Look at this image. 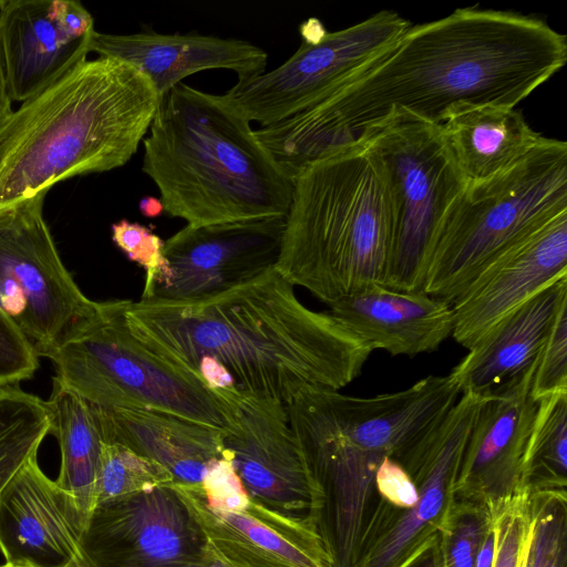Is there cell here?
I'll list each match as a JSON object with an SVG mask.
<instances>
[{
  "instance_id": "6da1fadb",
  "label": "cell",
  "mask_w": 567,
  "mask_h": 567,
  "mask_svg": "<svg viewBox=\"0 0 567 567\" xmlns=\"http://www.w3.org/2000/svg\"><path fill=\"white\" fill-rule=\"evenodd\" d=\"M566 62V35L544 19L458 8L411 24L318 103L255 134L292 182L326 152L386 122L441 125L467 107H515Z\"/></svg>"
},
{
  "instance_id": "7a4b0ae2",
  "label": "cell",
  "mask_w": 567,
  "mask_h": 567,
  "mask_svg": "<svg viewBox=\"0 0 567 567\" xmlns=\"http://www.w3.org/2000/svg\"><path fill=\"white\" fill-rule=\"evenodd\" d=\"M293 287L272 268L199 300L130 301L124 319L147 349L212 391L286 405L310 388H344L373 351Z\"/></svg>"
},
{
  "instance_id": "3957f363",
  "label": "cell",
  "mask_w": 567,
  "mask_h": 567,
  "mask_svg": "<svg viewBox=\"0 0 567 567\" xmlns=\"http://www.w3.org/2000/svg\"><path fill=\"white\" fill-rule=\"evenodd\" d=\"M162 100L133 64L85 60L0 120V213L56 183L124 166Z\"/></svg>"
},
{
  "instance_id": "277c9868",
  "label": "cell",
  "mask_w": 567,
  "mask_h": 567,
  "mask_svg": "<svg viewBox=\"0 0 567 567\" xmlns=\"http://www.w3.org/2000/svg\"><path fill=\"white\" fill-rule=\"evenodd\" d=\"M143 147L142 171L164 212L186 225L288 213L292 182L225 94L179 83L163 97Z\"/></svg>"
},
{
  "instance_id": "5b68a950",
  "label": "cell",
  "mask_w": 567,
  "mask_h": 567,
  "mask_svg": "<svg viewBox=\"0 0 567 567\" xmlns=\"http://www.w3.org/2000/svg\"><path fill=\"white\" fill-rule=\"evenodd\" d=\"M275 269L327 305L385 284L394 208L384 165L364 135L309 163L292 181Z\"/></svg>"
},
{
  "instance_id": "8992f818",
  "label": "cell",
  "mask_w": 567,
  "mask_h": 567,
  "mask_svg": "<svg viewBox=\"0 0 567 567\" xmlns=\"http://www.w3.org/2000/svg\"><path fill=\"white\" fill-rule=\"evenodd\" d=\"M567 212V143L543 136L512 168L467 183L443 215L421 292L452 303L497 256Z\"/></svg>"
},
{
  "instance_id": "52a82bcc",
  "label": "cell",
  "mask_w": 567,
  "mask_h": 567,
  "mask_svg": "<svg viewBox=\"0 0 567 567\" xmlns=\"http://www.w3.org/2000/svg\"><path fill=\"white\" fill-rule=\"evenodd\" d=\"M462 394L456 375H429L372 398L310 388L286 404L289 424L316 465L375 472L385 456L409 461Z\"/></svg>"
},
{
  "instance_id": "ba28073f",
  "label": "cell",
  "mask_w": 567,
  "mask_h": 567,
  "mask_svg": "<svg viewBox=\"0 0 567 567\" xmlns=\"http://www.w3.org/2000/svg\"><path fill=\"white\" fill-rule=\"evenodd\" d=\"M130 301L120 300L104 320L49 355L55 378L96 406L155 410L224 430L221 399L131 333L124 319Z\"/></svg>"
},
{
  "instance_id": "9c48e42d",
  "label": "cell",
  "mask_w": 567,
  "mask_h": 567,
  "mask_svg": "<svg viewBox=\"0 0 567 567\" xmlns=\"http://www.w3.org/2000/svg\"><path fill=\"white\" fill-rule=\"evenodd\" d=\"M44 198L0 213V309L39 358L104 320L120 301H93L81 291L43 217Z\"/></svg>"
},
{
  "instance_id": "30bf717a",
  "label": "cell",
  "mask_w": 567,
  "mask_h": 567,
  "mask_svg": "<svg viewBox=\"0 0 567 567\" xmlns=\"http://www.w3.org/2000/svg\"><path fill=\"white\" fill-rule=\"evenodd\" d=\"M379 154L394 208V243L384 287L421 291L440 221L467 184L441 125L390 121L363 131Z\"/></svg>"
},
{
  "instance_id": "8fae6325",
  "label": "cell",
  "mask_w": 567,
  "mask_h": 567,
  "mask_svg": "<svg viewBox=\"0 0 567 567\" xmlns=\"http://www.w3.org/2000/svg\"><path fill=\"white\" fill-rule=\"evenodd\" d=\"M410 27L396 11H378L327 32L319 42H302L281 65L238 81L225 95L250 122L260 126L280 122L318 103Z\"/></svg>"
},
{
  "instance_id": "7c38bea8",
  "label": "cell",
  "mask_w": 567,
  "mask_h": 567,
  "mask_svg": "<svg viewBox=\"0 0 567 567\" xmlns=\"http://www.w3.org/2000/svg\"><path fill=\"white\" fill-rule=\"evenodd\" d=\"M215 393L227 421L223 457L233 463L250 498L317 526L324 491L298 446L286 405L233 392Z\"/></svg>"
},
{
  "instance_id": "4fadbf2b",
  "label": "cell",
  "mask_w": 567,
  "mask_h": 567,
  "mask_svg": "<svg viewBox=\"0 0 567 567\" xmlns=\"http://www.w3.org/2000/svg\"><path fill=\"white\" fill-rule=\"evenodd\" d=\"M286 216L186 225L164 241L165 262L143 301H190L244 285L275 268Z\"/></svg>"
},
{
  "instance_id": "5bb4252c",
  "label": "cell",
  "mask_w": 567,
  "mask_h": 567,
  "mask_svg": "<svg viewBox=\"0 0 567 567\" xmlns=\"http://www.w3.org/2000/svg\"><path fill=\"white\" fill-rule=\"evenodd\" d=\"M82 546L94 567H188L207 558L202 530L172 483L99 504Z\"/></svg>"
},
{
  "instance_id": "9a60e30c",
  "label": "cell",
  "mask_w": 567,
  "mask_h": 567,
  "mask_svg": "<svg viewBox=\"0 0 567 567\" xmlns=\"http://www.w3.org/2000/svg\"><path fill=\"white\" fill-rule=\"evenodd\" d=\"M567 277V212L486 265L451 303L452 337L466 349L503 317L548 285Z\"/></svg>"
},
{
  "instance_id": "2e32d148",
  "label": "cell",
  "mask_w": 567,
  "mask_h": 567,
  "mask_svg": "<svg viewBox=\"0 0 567 567\" xmlns=\"http://www.w3.org/2000/svg\"><path fill=\"white\" fill-rule=\"evenodd\" d=\"M172 487L199 526L206 550L234 567H333L317 526L251 498L243 511L215 513L200 484L173 482Z\"/></svg>"
},
{
  "instance_id": "e0dca14e",
  "label": "cell",
  "mask_w": 567,
  "mask_h": 567,
  "mask_svg": "<svg viewBox=\"0 0 567 567\" xmlns=\"http://www.w3.org/2000/svg\"><path fill=\"white\" fill-rule=\"evenodd\" d=\"M85 525L72 498L30 458L0 494V551L6 563L68 567L85 557Z\"/></svg>"
},
{
  "instance_id": "ac0fdd59",
  "label": "cell",
  "mask_w": 567,
  "mask_h": 567,
  "mask_svg": "<svg viewBox=\"0 0 567 567\" xmlns=\"http://www.w3.org/2000/svg\"><path fill=\"white\" fill-rule=\"evenodd\" d=\"M89 49L133 64L151 80L161 100L194 73L225 69L244 81L266 72L268 63L267 52L249 41L196 32L111 34L94 30Z\"/></svg>"
},
{
  "instance_id": "d6986e66",
  "label": "cell",
  "mask_w": 567,
  "mask_h": 567,
  "mask_svg": "<svg viewBox=\"0 0 567 567\" xmlns=\"http://www.w3.org/2000/svg\"><path fill=\"white\" fill-rule=\"evenodd\" d=\"M330 315L373 351L414 357L436 351L452 337V305L421 291L383 286L340 298Z\"/></svg>"
},
{
  "instance_id": "ffe728a7",
  "label": "cell",
  "mask_w": 567,
  "mask_h": 567,
  "mask_svg": "<svg viewBox=\"0 0 567 567\" xmlns=\"http://www.w3.org/2000/svg\"><path fill=\"white\" fill-rule=\"evenodd\" d=\"M91 408L103 442L157 462L174 482L200 484L208 467L223 457L221 429L155 410Z\"/></svg>"
},
{
  "instance_id": "44dd1931",
  "label": "cell",
  "mask_w": 567,
  "mask_h": 567,
  "mask_svg": "<svg viewBox=\"0 0 567 567\" xmlns=\"http://www.w3.org/2000/svg\"><path fill=\"white\" fill-rule=\"evenodd\" d=\"M51 0H2L0 43L9 96L24 102L87 59L91 35L64 37L50 16Z\"/></svg>"
},
{
  "instance_id": "7402d4cb",
  "label": "cell",
  "mask_w": 567,
  "mask_h": 567,
  "mask_svg": "<svg viewBox=\"0 0 567 567\" xmlns=\"http://www.w3.org/2000/svg\"><path fill=\"white\" fill-rule=\"evenodd\" d=\"M566 299L564 277L503 317L452 370L461 391L486 394L524 372L536 360Z\"/></svg>"
},
{
  "instance_id": "603a6c76",
  "label": "cell",
  "mask_w": 567,
  "mask_h": 567,
  "mask_svg": "<svg viewBox=\"0 0 567 567\" xmlns=\"http://www.w3.org/2000/svg\"><path fill=\"white\" fill-rule=\"evenodd\" d=\"M536 361L537 358L524 372L486 394L461 463L463 482L507 476L520 470L537 408L532 394Z\"/></svg>"
},
{
  "instance_id": "cb8c5ba5",
  "label": "cell",
  "mask_w": 567,
  "mask_h": 567,
  "mask_svg": "<svg viewBox=\"0 0 567 567\" xmlns=\"http://www.w3.org/2000/svg\"><path fill=\"white\" fill-rule=\"evenodd\" d=\"M441 130L466 183L512 168L543 138L515 107L497 105L461 110L443 122Z\"/></svg>"
},
{
  "instance_id": "d4e9b609",
  "label": "cell",
  "mask_w": 567,
  "mask_h": 567,
  "mask_svg": "<svg viewBox=\"0 0 567 567\" xmlns=\"http://www.w3.org/2000/svg\"><path fill=\"white\" fill-rule=\"evenodd\" d=\"M50 431L60 447L56 484L74 502L85 525L96 507V480L103 440L91 404L55 377L45 401Z\"/></svg>"
},
{
  "instance_id": "484cf974",
  "label": "cell",
  "mask_w": 567,
  "mask_h": 567,
  "mask_svg": "<svg viewBox=\"0 0 567 567\" xmlns=\"http://www.w3.org/2000/svg\"><path fill=\"white\" fill-rule=\"evenodd\" d=\"M45 401L17 384L0 388V494L49 434Z\"/></svg>"
},
{
  "instance_id": "4316f807",
  "label": "cell",
  "mask_w": 567,
  "mask_h": 567,
  "mask_svg": "<svg viewBox=\"0 0 567 567\" xmlns=\"http://www.w3.org/2000/svg\"><path fill=\"white\" fill-rule=\"evenodd\" d=\"M567 470V391L537 401L520 471L564 476Z\"/></svg>"
},
{
  "instance_id": "83f0119b",
  "label": "cell",
  "mask_w": 567,
  "mask_h": 567,
  "mask_svg": "<svg viewBox=\"0 0 567 567\" xmlns=\"http://www.w3.org/2000/svg\"><path fill=\"white\" fill-rule=\"evenodd\" d=\"M173 482V475L157 462L122 444L103 442L96 480V506Z\"/></svg>"
},
{
  "instance_id": "f1b7e54d",
  "label": "cell",
  "mask_w": 567,
  "mask_h": 567,
  "mask_svg": "<svg viewBox=\"0 0 567 567\" xmlns=\"http://www.w3.org/2000/svg\"><path fill=\"white\" fill-rule=\"evenodd\" d=\"M491 522L495 533L492 567H519L532 547L536 524L527 505L520 498L509 501L496 509Z\"/></svg>"
},
{
  "instance_id": "f546056e",
  "label": "cell",
  "mask_w": 567,
  "mask_h": 567,
  "mask_svg": "<svg viewBox=\"0 0 567 567\" xmlns=\"http://www.w3.org/2000/svg\"><path fill=\"white\" fill-rule=\"evenodd\" d=\"M567 391V299L559 306L538 353L532 381L535 401Z\"/></svg>"
},
{
  "instance_id": "4dcf8cb0",
  "label": "cell",
  "mask_w": 567,
  "mask_h": 567,
  "mask_svg": "<svg viewBox=\"0 0 567 567\" xmlns=\"http://www.w3.org/2000/svg\"><path fill=\"white\" fill-rule=\"evenodd\" d=\"M112 240L145 270L144 289L148 288L164 266V240L151 228L136 221L121 219L111 226Z\"/></svg>"
},
{
  "instance_id": "1f68e13d",
  "label": "cell",
  "mask_w": 567,
  "mask_h": 567,
  "mask_svg": "<svg viewBox=\"0 0 567 567\" xmlns=\"http://www.w3.org/2000/svg\"><path fill=\"white\" fill-rule=\"evenodd\" d=\"M38 368L33 346L0 309V388L31 379Z\"/></svg>"
},
{
  "instance_id": "d6a6232c",
  "label": "cell",
  "mask_w": 567,
  "mask_h": 567,
  "mask_svg": "<svg viewBox=\"0 0 567 567\" xmlns=\"http://www.w3.org/2000/svg\"><path fill=\"white\" fill-rule=\"evenodd\" d=\"M207 507L215 513H234L243 511L250 502L233 463L221 457L207 470L200 482Z\"/></svg>"
},
{
  "instance_id": "836d02e7",
  "label": "cell",
  "mask_w": 567,
  "mask_h": 567,
  "mask_svg": "<svg viewBox=\"0 0 567 567\" xmlns=\"http://www.w3.org/2000/svg\"><path fill=\"white\" fill-rule=\"evenodd\" d=\"M375 484L381 495L395 506L413 508L420 493L404 467L391 457H383L375 472Z\"/></svg>"
},
{
  "instance_id": "e575fe53",
  "label": "cell",
  "mask_w": 567,
  "mask_h": 567,
  "mask_svg": "<svg viewBox=\"0 0 567 567\" xmlns=\"http://www.w3.org/2000/svg\"><path fill=\"white\" fill-rule=\"evenodd\" d=\"M50 16L59 31L70 40H81L94 31L91 13L79 1L51 0Z\"/></svg>"
},
{
  "instance_id": "d590c367",
  "label": "cell",
  "mask_w": 567,
  "mask_h": 567,
  "mask_svg": "<svg viewBox=\"0 0 567 567\" xmlns=\"http://www.w3.org/2000/svg\"><path fill=\"white\" fill-rule=\"evenodd\" d=\"M483 533L475 518L462 520L453 532L445 567H474Z\"/></svg>"
},
{
  "instance_id": "8d00e7d4",
  "label": "cell",
  "mask_w": 567,
  "mask_h": 567,
  "mask_svg": "<svg viewBox=\"0 0 567 567\" xmlns=\"http://www.w3.org/2000/svg\"><path fill=\"white\" fill-rule=\"evenodd\" d=\"M558 523L559 520L548 516L542 523L535 524L527 567H557L560 534Z\"/></svg>"
},
{
  "instance_id": "74e56055",
  "label": "cell",
  "mask_w": 567,
  "mask_h": 567,
  "mask_svg": "<svg viewBox=\"0 0 567 567\" xmlns=\"http://www.w3.org/2000/svg\"><path fill=\"white\" fill-rule=\"evenodd\" d=\"M495 550V533L492 522L483 533V542L477 550L474 567H492Z\"/></svg>"
},
{
  "instance_id": "f35d334b",
  "label": "cell",
  "mask_w": 567,
  "mask_h": 567,
  "mask_svg": "<svg viewBox=\"0 0 567 567\" xmlns=\"http://www.w3.org/2000/svg\"><path fill=\"white\" fill-rule=\"evenodd\" d=\"M2 0H0V8ZM12 101L9 96L7 79L4 72L3 56L0 43V120L4 118L12 112Z\"/></svg>"
},
{
  "instance_id": "ab89813d",
  "label": "cell",
  "mask_w": 567,
  "mask_h": 567,
  "mask_svg": "<svg viewBox=\"0 0 567 567\" xmlns=\"http://www.w3.org/2000/svg\"><path fill=\"white\" fill-rule=\"evenodd\" d=\"M302 42L312 44L319 42L327 33L323 25L317 19H309L300 27Z\"/></svg>"
},
{
  "instance_id": "60d3db41",
  "label": "cell",
  "mask_w": 567,
  "mask_h": 567,
  "mask_svg": "<svg viewBox=\"0 0 567 567\" xmlns=\"http://www.w3.org/2000/svg\"><path fill=\"white\" fill-rule=\"evenodd\" d=\"M138 209L146 218H156L165 213L162 200L151 195H146L140 199Z\"/></svg>"
},
{
  "instance_id": "b9f144b4",
  "label": "cell",
  "mask_w": 567,
  "mask_h": 567,
  "mask_svg": "<svg viewBox=\"0 0 567 567\" xmlns=\"http://www.w3.org/2000/svg\"><path fill=\"white\" fill-rule=\"evenodd\" d=\"M205 551L207 554V558L204 561L188 566V567H234V566L229 565L228 563L224 561L223 559L213 556L206 549H205Z\"/></svg>"
},
{
  "instance_id": "7bdbcfd3",
  "label": "cell",
  "mask_w": 567,
  "mask_h": 567,
  "mask_svg": "<svg viewBox=\"0 0 567 567\" xmlns=\"http://www.w3.org/2000/svg\"><path fill=\"white\" fill-rule=\"evenodd\" d=\"M68 567H94V566L87 560L86 557H84L82 559H79V560L72 563Z\"/></svg>"
},
{
  "instance_id": "ee69618b",
  "label": "cell",
  "mask_w": 567,
  "mask_h": 567,
  "mask_svg": "<svg viewBox=\"0 0 567 567\" xmlns=\"http://www.w3.org/2000/svg\"><path fill=\"white\" fill-rule=\"evenodd\" d=\"M0 567H29V566H20V565H13L9 563H4L3 565H0Z\"/></svg>"
}]
</instances>
